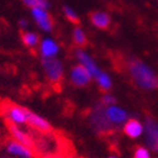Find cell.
<instances>
[{
	"mask_svg": "<svg viewBox=\"0 0 158 158\" xmlns=\"http://www.w3.org/2000/svg\"><path fill=\"white\" fill-rule=\"evenodd\" d=\"M127 70L133 80L143 89L153 90L158 87V77L142 61L131 59L127 63Z\"/></svg>",
	"mask_w": 158,
	"mask_h": 158,
	"instance_id": "obj_1",
	"label": "cell"
},
{
	"mask_svg": "<svg viewBox=\"0 0 158 158\" xmlns=\"http://www.w3.org/2000/svg\"><path fill=\"white\" fill-rule=\"evenodd\" d=\"M105 105H98L91 112L90 122L91 125L94 127V129L98 134H111L115 132V125L110 121V118L106 115Z\"/></svg>",
	"mask_w": 158,
	"mask_h": 158,
	"instance_id": "obj_2",
	"label": "cell"
},
{
	"mask_svg": "<svg viewBox=\"0 0 158 158\" xmlns=\"http://www.w3.org/2000/svg\"><path fill=\"white\" fill-rule=\"evenodd\" d=\"M5 124H6V127L8 128L10 135L13 137V139L16 140V142L20 143V144L24 145L26 147L30 148L31 150H33L34 153H37L38 155L42 156L41 154L39 153V150H38L35 140H34L29 134H27V133H24L23 131H21V129L19 128L18 125H17L15 122H12L11 119H9V118H6L5 119Z\"/></svg>",
	"mask_w": 158,
	"mask_h": 158,
	"instance_id": "obj_3",
	"label": "cell"
},
{
	"mask_svg": "<svg viewBox=\"0 0 158 158\" xmlns=\"http://www.w3.org/2000/svg\"><path fill=\"white\" fill-rule=\"evenodd\" d=\"M0 115L11 119L16 124H26L27 119L21 106L9 100H0Z\"/></svg>",
	"mask_w": 158,
	"mask_h": 158,
	"instance_id": "obj_4",
	"label": "cell"
},
{
	"mask_svg": "<svg viewBox=\"0 0 158 158\" xmlns=\"http://www.w3.org/2000/svg\"><path fill=\"white\" fill-rule=\"evenodd\" d=\"M42 65L45 70L48 79L53 83V85L60 86V83L63 77V69L60 61L54 59L53 56H43Z\"/></svg>",
	"mask_w": 158,
	"mask_h": 158,
	"instance_id": "obj_5",
	"label": "cell"
},
{
	"mask_svg": "<svg viewBox=\"0 0 158 158\" xmlns=\"http://www.w3.org/2000/svg\"><path fill=\"white\" fill-rule=\"evenodd\" d=\"M22 112H23L24 116H26L27 123L30 127L39 132L42 135H50L51 133H53V128L45 119L41 118L40 116H38L37 114H34L33 112H31L29 108L23 107L21 106Z\"/></svg>",
	"mask_w": 158,
	"mask_h": 158,
	"instance_id": "obj_6",
	"label": "cell"
},
{
	"mask_svg": "<svg viewBox=\"0 0 158 158\" xmlns=\"http://www.w3.org/2000/svg\"><path fill=\"white\" fill-rule=\"evenodd\" d=\"M145 129L148 146L154 152H158V123L153 117H147Z\"/></svg>",
	"mask_w": 158,
	"mask_h": 158,
	"instance_id": "obj_7",
	"label": "cell"
},
{
	"mask_svg": "<svg viewBox=\"0 0 158 158\" xmlns=\"http://www.w3.org/2000/svg\"><path fill=\"white\" fill-rule=\"evenodd\" d=\"M91 73L83 64H77L72 68L71 81L75 86H85L90 82Z\"/></svg>",
	"mask_w": 158,
	"mask_h": 158,
	"instance_id": "obj_8",
	"label": "cell"
},
{
	"mask_svg": "<svg viewBox=\"0 0 158 158\" xmlns=\"http://www.w3.org/2000/svg\"><path fill=\"white\" fill-rule=\"evenodd\" d=\"M7 149L9 153L15 154V155L23 156V157H34V158H41V156L38 155L37 153H34L33 150L30 148L26 147L24 145L20 144V143L16 142V140L9 139L7 142Z\"/></svg>",
	"mask_w": 158,
	"mask_h": 158,
	"instance_id": "obj_9",
	"label": "cell"
},
{
	"mask_svg": "<svg viewBox=\"0 0 158 158\" xmlns=\"http://www.w3.org/2000/svg\"><path fill=\"white\" fill-rule=\"evenodd\" d=\"M32 13H33V17L35 19L37 23L39 24L43 30L45 31H49L51 30L53 26V21L52 18L44 9L41 8H32Z\"/></svg>",
	"mask_w": 158,
	"mask_h": 158,
	"instance_id": "obj_10",
	"label": "cell"
},
{
	"mask_svg": "<svg viewBox=\"0 0 158 158\" xmlns=\"http://www.w3.org/2000/svg\"><path fill=\"white\" fill-rule=\"evenodd\" d=\"M90 19L92 23L98 29H107L111 24V18L105 12L93 11L90 13Z\"/></svg>",
	"mask_w": 158,
	"mask_h": 158,
	"instance_id": "obj_11",
	"label": "cell"
},
{
	"mask_svg": "<svg viewBox=\"0 0 158 158\" xmlns=\"http://www.w3.org/2000/svg\"><path fill=\"white\" fill-rule=\"evenodd\" d=\"M105 112L110 121L116 126L121 125L126 119V113L121 108L116 107V106H108L107 108H105Z\"/></svg>",
	"mask_w": 158,
	"mask_h": 158,
	"instance_id": "obj_12",
	"label": "cell"
},
{
	"mask_svg": "<svg viewBox=\"0 0 158 158\" xmlns=\"http://www.w3.org/2000/svg\"><path fill=\"white\" fill-rule=\"evenodd\" d=\"M77 56L80 60V62H82V64L89 70L91 75H93V77H98V74H100L101 72L98 71V69L96 68V65L94 64V62H93V60L90 56H87L83 51H80V50L77 51Z\"/></svg>",
	"mask_w": 158,
	"mask_h": 158,
	"instance_id": "obj_13",
	"label": "cell"
},
{
	"mask_svg": "<svg viewBox=\"0 0 158 158\" xmlns=\"http://www.w3.org/2000/svg\"><path fill=\"white\" fill-rule=\"evenodd\" d=\"M143 132V126L137 119H129L126 122V124L124 126V133L127 136L135 138L138 137Z\"/></svg>",
	"mask_w": 158,
	"mask_h": 158,
	"instance_id": "obj_14",
	"label": "cell"
},
{
	"mask_svg": "<svg viewBox=\"0 0 158 158\" xmlns=\"http://www.w3.org/2000/svg\"><path fill=\"white\" fill-rule=\"evenodd\" d=\"M41 51L43 56H53L58 52V45L53 42L52 40H44L41 44Z\"/></svg>",
	"mask_w": 158,
	"mask_h": 158,
	"instance_id": "obj_15",
	"label": "cell"
},
{
	"mask_svg": "<svg viewBox=\"0 0 158 158\" xmlns=\"http://www.w3.org/2000/svg\"><path fill=\"white\" fill-rule=\"evenodd\" d=\"M21 39L23 41V43L28 47H35V45L39 43L40 38L38 34L32 33V32H26V31H21Z\"/></svg>",
	"mask_w": 158,
	"mask_h": 158,
	"instance_id": "obj_16",
	"label": "cell"
},
{
	"mask_svg": "<svg viewBox=\"0 0 158 158\" xmlns=\"http://www.w3.org/2000/svg\"><path fill=\"white\" fill-rule=\"evenodd\" d=\"M73 39H74V42L77 43V45H80V47H85V45L87 44L86 37H85L84 32L82 31L80 28H75V29H74Z\"/></svg>",
	"mask_w": 158,
	"mask_h": 158,
	"instance_id": "obj_17",
	"label": "cell"
},
{
	"mask_svg": "<svg viewBox=\"0 0 158 158\" xmlns=\"http://www.w3.org/2000/svg\"><path fill=\"white\" fill-rule=\"evenodd\" d=\"M96 79H98V85H100V87L102 90H110L112 83H111V79L108 77V75H106L105 73H102V72H101Z\"/></svg>",
	"mask_w": 158,
	"mask_h": 158,
	"instance_id": "obj_18",
	"label": "cell"
},
{
	"mask_svg": "<svg viewBox=\"0 0 158 158\" xmlns=\"http://www.w3.org/2000/svg\"><path fill=\"white\" fill-rule=\"evenodd\" d=\"M23 1L28 7H30V8L45 9V8H48V6H49L45 0H23Z\"/></svg>",
	"mask_w": 158,
	"mask_h": 158,
	"instance_id": "obj_19",
	"label": "cell"
},
{
	"mask_svg": "<svg viewBox=\"0 0 158 158\" xmlns=\"http://www.w3.org/2000/svg\"><path fill=\"white\" fill-rule=\"evenodd\" d=\"M64 13H65L66 18H68L69 20H70V21H71L73 24L77 26V24L80 23L79 18H77V16L75 15V12H74V11L72 10L71 8H69V7H64Z\"/></svg>",
	"mask_w": 158,
	"mask_h": 158,
	"instance_id": "obj_20",
	"label": "cell"
},
{
	"mask_svg": "<svg viewBox=\"0 0 158 158\" xmlns=\"http://www.w3.org/2000/svg\"><path fill=\"white\" fill-rule=\"evenodd\" d=\"M134 158H150L148 150L144 147H136L134 153Z\"/></svg>",
	"mask_w": 158,
	"mask_h": 158,
	"instance_id": "obj_21",
	"label": "cell"
},
{
	"mask_svg": "<svg viewBox=\"0 0 158 158\" xmlns=\"http://www.w3.org/2000/svg\"><path fill=\"white\" fill-rule=\"evenodd\" d=\"M41 158H72L71 154H66V153H48L44 155L41 156Z\"/></svg>",
	"mask_w": 158,
	"mask_h": 158,
	"instance_id": "obj_22",
	"label": "cell"
},
{
	"mask_svg": "<svg viewBox=\"0 0 158 158\" xmlns=\"http://www.w3.org/2000/svg\"><path fill=\"white\" fill-rule=\"evenodd\" d=\"M103 105H111V104H114L115 103V98L111 95H104L103 96Z\"/></svg>",
	"mask_w": 158,
	"mask_h": 158,
	"instance_id": "obj_23",
	"label": "cell"
},
{
	"mask_svg": "<svg viewBox=\"0 0 158 158\" xmlns=\"http://www.w3.org/2000/svg\"><path fill=\"white\" fill-rule=\"evenodd\" d=\"M20 24H21V26H27V22L26 21H23V20H22V21H20Z\"/></svg>",
	"mask_w": 158,
	"mask_h": 158,
	"instance_id": "obj_24",
	"label": "cell"
},
{
	"mask_svg": "<svg viewBox=\"0 0 158 158\" xmlns=\"http://www.w3.org/2000/svg\"><path fill=\"white\" fill-rule=\"evenodd\" d=\"M110 158H115V157H110Z\"/></svg>",
	"mask_w": 158,
	"mask_h": 158,
	"instance_id": "obj_25",
	"label": "cell"
}]
</instances>
